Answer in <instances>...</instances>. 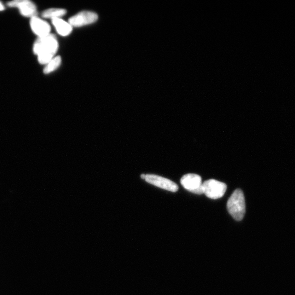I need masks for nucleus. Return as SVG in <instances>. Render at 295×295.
Instances as JSON below:
<instances>
[{"label": "nucleus", "mask_w": 295, "mask_h": 295, "mask_svg": "<svg viewBox=\"0 0 295 295\" xmlns=\"http://www.w3.org/2000/svg\"><path fill=\"white\" fill-rule=\"evenodd\" d=\"M227 209L230 215L236 221H241L244 219L246 213V202L244 194L241 189H236L230 196L227 203Z\"/></svg>", "instance_id": "nucleus-2"}, {"label": "nucleus", "mask_w": 295, "mask_h": 295, "mask_svg": "<svg viewBox=\"0 0 295 295\" xmlns=\"http://www.w3.org/2000/svg\"><path fill=\"white\" fill-rule=\"evenodd\" d=\"M30 23L32 31L38 38L44 37L50 34L51 27L48 23L37 16L31 18Z\"/></svg>", "instance_id": "nucleus-8"}, {"label": "nucleus", "mask_w": 295, "mask_h": 295, "mask_svg": "<svg viewBox=\"0 0 295 295\" xmlns=\"http://www.w3.org/2000/svg\"><path fill=\"white\" fill-rule=\"evenodd\" d=\"M98 19L96 13L91 11H82L69 18L68 22L73 27H80L92 24Z\"/></svg>", "instance_id": "nucleus-7"}, {"label": "nucleus", "mask_w": 295, "mask_h": 295, "mask_svg": "<svg viewBox=\"0 0 295 295\" xmlns=\"http://www.w3.org/2000/svg\"><path fill=\"white\" fill-rule=\"evenodd\" d=\"M66 14V10L62 8H49L45 10L42 13L43 18L51 19V20L59 19Z\"/></svg>", "instance_id": "nucleus-10"}, {"label": "nucleus", "mask_w": 295, "mask_h": 295, "mask_svg": "<svg viewBox=\"0 0 295 295\" xmlns=\"http://www.w3.org/2000/svg\"><path fill=\"white\" fill-rule=\"evenodd\" d=\"M4 10H5V6H4V4L2 3V2L0 1V11H4Z\"/></svg>", "instance_id": "nucleus-12"}, {"label": "nucleus", "mask_w": 295, "mask_h": 295, "mask_svg": "<svg viewBox=\"0 0 295 295\" xmlns=\"http://www.w3.org/2000/svg\"><path fill=\"white\" fill-rule=\"evenodd\" d=\"M59 43L54 34L38 38L33 45V52L37 56L38 62L46 65L53 59L58 50Z\"/></svg>", "instance_id": "nucleus-1"}, {"label": "nucleus", "mask_w": 295, "mask_h": 295, "mask_svg": "<svg viewBox=\"0 0 295 295\" xmlns=\"http://www.w3.org/2000/svg\"><path fill=\"white\" fill-rule=\"evenodd\" d=\"M202 186L204 194L208 198L213 200L222 198L227 189L226 184L213 179L205 181L202 184Z\"/></svg>", "instance_id": "nucleus-3"}, {"label": "nucleus", "mask_w": 295, "mask_h": 295, "mask_svg": "<svg viewBox=\"0 0 295 295\" xmlns=\"http://www.w3.org/2000/svg\"><path fill=\"white\" fill-rule=\"evenodd\" d=\"M141 178L149 184L173 193L178 190L177 184L169 179L154 175H142Z\"/></svg>", "instance_id": "nucleus-6"}, {"label": "nucleus", "mask_w": 295, "mask_h": 295, "mask_svg": "<svg viewBox=\"0 0 295 295\" xmlns=\"http://www.w3.org/2000/svg\"><path fill=\"white\" fill-rule=\"evenodd\" d=\"M61 63V57L60 56H55L53 59L45 65L43 69V73L45 74H48L54 72L59 67Z\"/></svg>", "instance_id": "nucleus-11"}, {"label": "nucleus", "mask_w": 295, "mask_h": 295, "mask_svg": "<svg viewBox=\"0 0 295 295\" xmlns=\"http://www.w3.org/2000/svg\"><path fill=\"white\" fill-rule=\"evenodd\" d=\"M181 183L185 189L191 193L198 195L204 194L203 183L201 177L198 175L190 173L184 175L181 179Z\"/></svg>", "instance_id": "nucleus-5"}, {"label": "nucleus", "mask_w": 295, "mask_h": 295, "mask_svg": "<svg viewBox=\"0 0 295 295\" xmlns=\"http://www.w3.org/2000/svg\"><path fill=\"white\" fill-rule=\"evenodd\" d=\"M52 23L57 33L62 36H68L72 31L71 24L61 18L52 20Z\"/></svg>", "instance_id": "nucleus-9"}, {"label": "nucleus", "mask_w": 295, "mask_h": 295, "mask_svg": "<svg viewBox=\"0 0 295 295\" xmlns=\"http://www.w3.org/2000/svg\"><path fill=\"white\" fill-rule=\"evenodd\" d=\"M7 4L9 7L18 8L21 15L26 18H32L38 15L36 4L29 0H14Z\"/></svg>", "instance_id": "nucleus-4"}]
</instances>
